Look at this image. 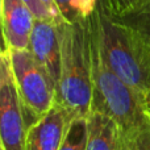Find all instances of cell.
<instances>
[{
	"label": "cell",
	"instance_id": "1",
	"mask_svg": "<svg viewBox=\"0 0 150 150\" xmlns=\"http://www.w3.org/2000/svg\"><path fill=\"white\" fill-rule=\"evenodd\" d=\"M61 41V76L55 103L70 117L87 119L92 108V71L88 17L75 23L58 24Z\"/></svg>",
	"mask_w": 150,
	"mask_h": 150
},
{
	"label": "cell",
	"instance_id": "2",
	"mask_svg": "<svg viewBox=\"0 0 150 150\" xmlns=\"http://www.w3.org/2000/svg\"><path fill=\"white\" fill-rule=\"evenodd\" d=\"M91 21L108 66L144 96L150 91V49L146 42L132 28L112 16L104 0H98Z\"/></svg>",
	"mask_w": 150,
	"mask_h": 150
},
{
	"label": "cell",
	"instance_id": "3",
	"mask_svg": "<svg viewBox=\"0 0 150 150\" xmlns=\"http://www.w3.org/2000/svg\"><path fill=\"white\" fill-rule=\"evenodd\" d=\"M90 25V53L92 71V108L91 112L111 117L121 130H129L148 121L144 108V96L128 86L108 66L95 28L88 17Z\"/></svg>",
	"mask_w": 150,
	"mask_h": 150
},
{
	"label": "cell",
	"instance_id": "4",
	"mask_svg": "<svg viewBox=\"0 0 150 150\" xmlns=\"http://www.w3.org/2000/svg\"><path fill=\"white\" fill-rule=\"evenodd\" d=\"M8 53L16 87L30 127L55 104V84L29 49L8 50Z\"/></svg>",
	"mask_w": 150,
	"mask_h": 150
},
{
	"label": "cell",
	"instance_id": "5",
	"mask_svg": "<svg viewBox=\"0 0 150 150\" xmlns=\"http://www.w3.org/2000/svg\"><path fill=\"white\" fill-rule=\"evenodd\" d=\"M28 119L13 78L8 50L0 57V142L3 150H25Z\"/></svg>",
	"mask_w": 150,
	"mask_h": 150
},
{
	"label": "cell",
	"instance_id": "6",
	"mask_svg": "<svg viewBox=\"0 0 150 150\" xmlns=\"http://www.w3.org/2000/svg\"><path fill=\"white\" fill-rule=\"evenodd\" d=\"M29 50L37 62L49 74L57 90L61 76V41L58 24L50 20L36 18L29 42Z\"/></svg>",
	"mask_w": 150,
	"mask_h": 150
},
{
	"label": "cell",
	"instance_id": "7",
	"mask_svg": "<svg viewBox=\"0 0 150 150\" xmlns=\"http://www.w3.org/2000/svg\"><path fill=\"white\" fill-rule=\"evenodd\" d=\"M34 17L23 0H1L3 47L8 50L29 49Z\"/></svg>",
	"mask_w": 150,
	"mask_h": 150
},
{
	"label": "cell",
	"instance_id": "8",
	"mask_svg": "<svg viewBox=\"0 0 150 150\" xmlns=\"http://www.w3.org/2000/svg\"><path fill=\"white\" fill-rule=\"evenodd\" d=\"M71 121L67 111L55 103L46 115L29 127L25 150H59Z\"/></svg>",
	"mask_w": 150,
	"mask_h": 150
},
{
	"label": "cell",
	"instance_id": "9",
	"mask_svg": "<svg viewBox=\"0 0 150 150\" xmlns=\"http://www.w3.org/2000/svg\"><path fill=\"white\" fill-rule=\"evenodd\" d=\"M87 148L86 150H117L121 134L120 127L105 115L91 112L87 117Z\"/></svg>",
	"mask_w": 150,
	"mask_h": 150
},
{
	"label": "cell",
	"instance_id": "10",
	"mask_svg": "<svg viewBox=\"0 0 150 150\" xmlns=\"http://www.w3.org/2000/svg\"><path fill=\"white\" fill-rule=\"evenodd\" d=\"M117 150H150V119L129 130H121Z\"/></svg>",
	"mask_w": 150,
	"mask_h": 150
},
{
	"label": "cell",
	"instance_id": "11",
	"mask_svg": "<svg viewBox=\"0 0 150 150\" xmlns=\"http://www.w3.org/2000/svg\"><path fill=\"white\" fill-rule=\"evenodd\" d=\"M122 24L138 33L150 49V0H146L142 7L121 17H116Z\"/></svg>",
	"mask_w": 150,
	"mask_h": 150
},
{
	"label": "cell",
	"instance_id": "12",
	"mask_svg": "<svg viewBox=\"0 0 150 150\" xmlns=\"http://www.w3.org/2000/svg\"><path fill=\"white\" fill-rule=\"evenodd\" d=\"M65 21L75 23L90 17L93 13L98 0H57Z\"/></svg>",
	"mask_w": 150,
	"mask_h": 150
},
{
	"label": "cell",
	"instance_id": "13",
	"mask_svg": "<svg viewBox=\"0 0 150 150\" xmlns=\"http://www.w3.org/2000/svg\"><path fill=\"white\" fill-rule=\"evenodd\" d=\"M87 137V119H75L69 125L59 150H86Z\"/></svg>",
	"mask_w": 150,
	"mask_h": 150
},
{
	"label": "cell",
	"instance_id": "14",
	"mask_svg": "<svg viewBox=\"0 0 150 150\" xmlns=\"http://www.w3.org/2000/svg\"><path fill=\"white\" fill-rule=\"evenodd\" d=\"M146 0H104L109 13L115 17H121L130 12H134L142 7Z\"/></svg>",
	"mask_w": 150,
	"mask_h": 150
},
{
	"label": "cell",
	"instance_id": "15",
	"mask_svg": "<svg viewBox=\"0 0 150 150\" xmlns=\"http://www.w3.org/2000/svg\"><path fill=\"white\" fill-rule=\"evenodd\" d=\"M38 1H40V4L45 8V11L49 13L50 18H52L54 23L59 24V23H62V21H65V18H63L62 13H61V11H59V7H58L57 0H38Z\"/></svg>",
	"mask_w": 150,
	"mask_h": 150
},
{
	"label": "cell",
	"instance_id": "16",
	"mask_svg": "<svg viewBox=\"0 0 150 150\" xmlns=\"http://www.w3.org/2000/svg\"><path fill=\"white\" fill-rule=\"evenodd\" d=\"M24 3H25L26 5H28L29 8H30V11L33 12L34 17L36 18H40V20H50L53 21L52 18H50L49 13L45 11V8L42 7L41 4H40L38 0H23Z\"/></svg>",
	"mask_w": 150,
	"mask_h": 150
},
{
	"label": "cell",
	"instance_id": "17",
	"mask_svg": "<svg viewBox=\"0 0 150 150\" xmlns=\"http://www.w3.org/2000/svg\"><path fill=\"white\" fill-rule=\"evenodd\" d=\"M144 108H145V113L146 116L150 119V91L144 95Z\"/></svg>",
	"mask_w": 150,
	"mask_h": 150
},
{
	"label": "cell",
	"instance_id": "18",
	"mask_svg": "<svg viewBox=\"0 0 150 150\" xmlns=\"http://www.w3.org/2000/svg\"><path fill=\"white\" fill-rule=\"evenodd\" d=\"M0 150H3V149H1V148H0Z\"/></svg>",
	"mask_w": 150,
	"mask_h": 150
}]
</instances>
